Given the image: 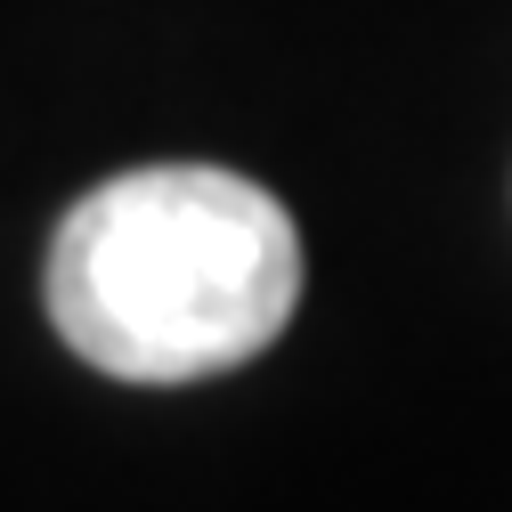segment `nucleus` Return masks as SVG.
Here are the masks:
<instances>
[{
	"label": "nucleus",
	"mask_w": 512,
	"mask_h": 512,
	"mask_svg": "<svg viewBox=\"0 0 512 512\" xmlns=\"http://www.w3.org/2000/svg\"><path fill=\"white\" fill-rule=\"evenodd\" d=\"M301 301V236L220 163L122 171L49 236V326L122 382H204L261 358Z\"/></svg>",
	"instance_id": "1"
}]
</instances>
